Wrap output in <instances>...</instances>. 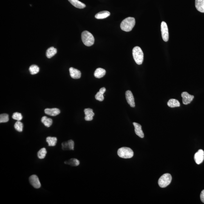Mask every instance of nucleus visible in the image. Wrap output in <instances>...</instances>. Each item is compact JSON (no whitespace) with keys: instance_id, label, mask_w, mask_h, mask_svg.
Wrapping results in <instances>:
<instances>
[{"instance_id":"obj_18","label":"nucleus","mask_w":204,"mask_h":204,"mask_svg":"<svg viewBox=\"0 0 204 204\" xmlns=\"http://www.w3.org/2000/svg\"><path fill=\"white\" fill-rule=\"evenodd\" d=\"M69 2L76 8L82 9L85 8L86 5L78 0H68Z\"/></svg>"},{"instance_id":"obj_28","label":"nucleus","mask_w":204,"mask_h":204,"mask_svg":"<svg viewBox=\"0 0 204 204\" xmlns=\"http://www.w3.org/2000/svg\"><path fill=\"white\" fill-rule=\"evenodd\" d=\"M15 129L19 132H22L23 131V124L20 121H17L14 125Z\"/></svg>"},{"instance_id":"obj_3","label":"nucleus","mask_w":204,"mask_h":204,"mask_svg":"<svg viewBox=\"0 0 204 204\" xmlns=\"http://www.w3.org/2000/svg\"><path fill=\"white\" fill-rule=\"evenodd\" d=\"M81 39L84 44L88 47L92 46L94 43V37L92 34L88 31H85L82 33Z\"/></svg>"},{"instance_id":"obj_4","label":"nucleus","mask_w":204,"mask_h":204,"mask_svg":"<svg viewBox=\"0 0 204 204\" xmlns=\"http://www.w3.org/2000/svg\"><path fill=\"white\" fill-rule=\"evenodd\" d=\"M118 155L121 158H130L133 156V152L131 148L127 147L120 148L118 151Z\"/></svg>"},{"instance_id":"obj_13","label":"nucleus","mask_w":204,"mask_h":204,"mask_svg":"<svg viewBox=\"0 0 204 204\" xmlns=\"http://www.w3.org/2000/svg\"><path fill=\"white\" fill-rule=\"evenodd\" d=\"M133 125L135 127V131L136 135L141 138H143L144 137V134L142 131L141 125L135 122H133Z\"/></svg>"},{"instance_id":"obj_8","label":"nucleus","mask_w":204,"mask_h":204,"mask_svg":"<svg viewBox=\"0 0 204 204\" xmlns=\"http://www.w3.org/2000/svg\"><path fill=\"white\" fill-rule=\"evenodd\" d=\"M194 159L197 164L199 165L202 163L204 160V152L203 150H199L195 154Z\"/></svg>"},{"instance_id":"obj_16","label":"nucleus","mask_w":204,"mask_h":204,"mask_svg":"<svg viewBox=\"0 0 204 204\" xmlns=\"http://www.w3.org/2000/svg\"><path fill=\"white\" fill-rule=\"evenodd\" d=\"M195 6L198 11L204 12V0H196Z\"/></svg>"},{"instance_id":"obj_21","label":"nucleus","mask_w":204,"mask_h":204,"mask_svg":"<svg viewBox=\"0 0 204 204\" xmlns=\"http://www.w3.org/2000/svg\"><path fill=\"white\" fill-rule=\"evenodd\" d=\"M167 104L169 107L171 108H174V107H180V102L178 100L174 99H171L169 100L167 102Z\"/></svg>"},{"instance_id":"obj_17","label":"nucleus","mask_w":204,"mask_h":204,"mask_svg":"<svg viewBox=\"0 0 204 204\" xmlns=\"http://www.w3.org/2000/svg\"><path fill=\"white\" fill-rule=\"evenodd\" d=\"M106 71L104 69L99 68L96 69L94 72V76L97 78H101L106 75Z\"/></svg>"},{"instance_id":"obj_11","label":"nucleus","mask_w":204,"mask_h":204,"mask_svg":"<svg viewBox=\"0 0 204 204\" xmlns=\"http://www.w3.org/2000/svg\"><path fill=\"white\" fill-rule=\"evenodd\" d=\"M62 149L64 151L73 150L74 149V142L72 140H70L62 144Z\"/></svg>"},{"instance_id":"obj_31","label":"nucleus","mask_w":204,"mask_h":204,"mask_svg":"<svg viewBox=\"0 0 204 204\" xmlns=\"http://www.w3.org/2000/svg\"><path fill=\"white\" fill-rule=\"evenodd\" d=\"M200 199L201 201L204 203V190L201 191L200 194Z\"/></svg>"},{"instance_id":"obj_7","label":"nucleus","mask_w":204,"mask_h":204,"mask_svg":"<svg viewBox=\"0 0 204 204\" xmlns=\"http://www.w3.org/2000/svg\"><path fill=\"white\" fill-rule=\"evenodd\" d=\"M30 183L34 188H39L41 187V184L38 177L36 175H32L29 178Z\"/></svg>"},{"instance_id":"obj_9","label":"nucleus","mask_w":204,"mask_h":204,"mask_svg":"<svg viewBox=\"0 0 204 204\" xmlns=\"http://www.w3.org/2000/svg\"><path fill=\"white\" fill-rule=\"evenodd\" d=\"M181 95L183 98V103L185 105L191 103L194 98L193 95L189 94L187 92H183Z\"/></svg>"},{"instance_id":"obj_10","label":"nucleus","mask_w":204,"mask_h":204,"mask_svg":"<svg viewBox=\"0 0 204 204\" xmlns=\"http://www.w3.org/2000/svg\"><path fill=\"white\" fill-rule=\"evenodd\" d=\"M126 100L129 104L132 107H135L134 98L133 95L131 91H127L126 92Z\"/></svg>"},{"instance_id":"obj_22","label":"nucleus","mask_w":204,"mask_h":204,"mask_svg":"<svg viewBox=\"0 0 204 204\" xmlns=\"http://www.w3.org/2000/svg\"><path fill=\"white\" fill-rule=\"evenodd\" d=\"M57 53V49L54 47H51L47 50L46 56L48 58H52Z\"/></svg>"},{"instance_id":"obj_14","label":"nucleus","mask_w":204,"mask_h":204,"mask_svg":"<svg viewBox=\"0 0 204 204\" xmlns=\"http://www.w3.org/2000/svg\"><path fill=\"white\" fill-rule=\"evenodd\" d=\"M70 75L72 78L75 79H79L81 77V72L76 69L71 67L69 68Z\"/></svg>"},{"instance_id":"obj_2","label":"nucleus","mask_w":204,"mask_h":204,"mask_svg":"<svg viewBox=\"0 0 204 204\" xmlns=\"http://www.w3.org/2000/svg\"><path fill=\"white\" fill-rule=\"evenodd\" d=\"M132 55L135 62L138 65H141L144 59V54L141 49L138 46H136L133 48Z\"/></svg>"},{"instance_id":"obj_24","label":"nucleus","mask_w":204,"mask_h":204,"mask_svg":"<svg viewBox=\"0 0 204 204\" xmlns=\"http://www.w3.org/2000/svg\"><path fill=\"white\" fill-rule=\"evenodd\" d=\"M65 164L71 165L72 166H77L79 165L80 164V161L78 160L75 158L71 159L68 161H65Z\"/></svg>"},{"instance_id":"obj_5","label":"nucleus","mask_w":204,"mask_h":204,"mask_svg":"<svg viewBox=\"0 0 204 204\" xmlns=\"http://www.w3.org/2000/svg\"><path fill=\"white\" fill-rule=\"evenodd\" d=\"M172 179V176L170 174H164L160 177L158 180L159 186L161 188H165L171 183Z\"/></svg>"},{"instance_id":"obj_6","label":"nucleus","mask_w":204,"mask_h":204,"mask_svg":"<svg viewBox=\"0 0 204 204\" xmlns=\"http://www.w3.org/2000/svg\"><path fill=\"white\" fill-rule=\"evenodd\" d=\"M161 28L163 39L165 42H167L168 41L169 37L168 29L167 24L164 21H163L161 22Z\"/></svg>"},{"instance_id":"obj_29","label":"nucleus","mask_w":204,"mask_h":204,"mask_svg":"<svg viewBox=\"0 0 204 204\" xmlns=\"http://www.w3.org/2000/svg\"><path fill=\"white\" fill-rule=\"evenodd\" d=\"M9 121L8 115L7 114L3 113L0 115V122H7Z\"/></svg>"},{"instance_id":"obj_30","label":"nucleus","mask_w":204,"mask_h":204,"mask_svg":"<svg viewBox=\"0 0 204 204\" xmlns=\"http://www.w3.org/2000/svg\"><path fill=\"white\" fill-rule=\"evenodd\" d=\"M12 118L17 121H20L22 119L23 117L21 113L18 112H15L13 113L12 116Z\"/></svg>"},{"instance_id":"obj_27","label":"nucleus","mask_w":204,"mask_h":204,"mask_svg":"<svg viewBox=\"0 0 204 204\" xmlns=\"http://www.w3.org/2000/svg\"><path fill=\"white\" fill-rule=\"evenodd\" d=\"M47 153V151L46 149L42 148L39 150L37 152V156L39 159H42L45 158L46 157V154Z\"/></svg>"},{"instance_id":"obj_23","label":"nucleus","mask_w":204,"mask_h":204,"mask_svg":"<svg viewBox=\"0 0 204 204\" xmlns=\"http://www.w3.org/2000/svg\"><path fill=\"white\" fill-rule=\"evenodd\" d=\"M41 122L47 127H50L53 123L52 119L48 118L47 116H44L41 119Z\"/></svg>"},{"instance_id":"obj_1","label":"nucleus","mask_w":204,"mask_h":204,"mask_svg":"<svg viewBox=\"0 0 204 204\" xmlns=\"http://www.w3.org/2000/svg\"><path fill=\"white\" fill-rule=\"evenodd\" d=\"M135 24V19L134 17H128L122 21L120 25V27L122 30L129 32L132 30Z\"/></svg>"},{"instance_id":"obj_12","label":"nucleus","mask_w":204,"mask_h":204,"mask_svg":"<svg viewBox=\"0 0 204 204\" xmlns=\"http://www.w3.org/2000/svg\"><path fill=\"white\" fill-rule=\"evenodd\" d=\"M84 112L85 115V120L87 121H91L93 120V117L95 113L92 109L87 108L85 109Z\"/></svg>"},{"instance_id":"obj_19","label":"nucleus","mask_w":204,"mask_h":204,"mask_svg":"<svg viewBox=\"0 0 204 204\" xmlns=\"http://www.w3.org/2000/svg\"><path fill=\"white\" fill-rule=\"evenodd\" d=\"M106 91V89L105 87H102L100 89L99 92L97 93L95 96L96 99L100 101H103L104 100V94Z\"/></svg>"},{"instance_id":"obj_25","label":"nucleus","mask_w":204,"mask_h":204,"mask_svg":"<svg viewBox=\"0 0 204 204\" xmlns=\"http://www.w3.org/2000/svg\"><path fill=\"white\" fill-rule=\"evenodd\" d=\"M57 139L56 137L48 136L46 138V141L48 144V146H54L56 145Z\"/></svg>"},{"instance_id":"obj_15","label":"nucleus","mask_w":204,"mask_h":204,"mask_svg":"<svg viewBox=\"0 0 204 204\" xmlns=\"http://www.w3.org/2000/svg\"><path fill=\"white\" fill-rule=\"evenodd\" d=\"M44 112L46 114L51 116H56L60 113V110L57 108L46 109Z\"/></svg>"},{"instance_id":"obj_20","label":"nucleus","mask_w":204,"mask_h":204,"mask_svg":"<svg viewBox=\"0 0 204 204\" xmlns=\"http://www.w3.org/2000/svg\"><path fill=\"white\" fill-rule=\"evenodd\" d=\"M111 13L108 11H102L96 14L95 16V17L97 19H103L109 17Z\"/></svg>"},{"instance_id":"obj_26","label":"nucleus","mask_w":204,"mask_h":204,"mask_svg":"<svg viewBox=\"0 0 204 204\" xmlns=\"http://www.w3.org/2000/svg\"><path fill=\"white\" fill-rule=\"evenodd\" d=\"M31 74L32 75H35L38 73L39 71V67L35 65H33L30 66L29 69Z\"/></svg>"}]
</instances>
